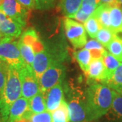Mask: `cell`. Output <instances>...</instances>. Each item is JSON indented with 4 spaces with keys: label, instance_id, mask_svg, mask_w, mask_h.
Returning <instances> with one entry per match:
<instances>
[{
    "label": "cell",
    "instance_id": "6da1fadb",
    "mask_svg": "<svg viewBox=\"0 0 122 122\" xmlns=\"http://www.w3.org/2000/svg\"><path fill=\"white\" fill-rule=\"evenodd\" d=\"M114 90L106 84L94 83L86 92L87 121L96 120L109 111L113 98Z\"/></svg>",
    "mask_w": 122,
    "mask_h": 122
},
{
    "label": "cell",
    "instance_id": "7a4b0ae2",
    "mask_svg": "<svg viewBox=\"0 0 122 122\" xmlns=\"http://www.w3.org/2000/svg\"><path fill=\"white\" fill-rule=\"evenodd\" d=\"M21 96L22 88L18 71L9 66L5 86L0 98V122H7L12 105Z\"/></svg>",
    "mask_w": 122,
    "mask_h": 122
},
{
    "label": "cell",
    "instance_id": "3957f363",
    "mask_svg": "<svg viewBox=\"0 0 122 122\" xmlns=\"http://www.w3.org/2000/svg\"><path fill=\"white\" fill-rule=\"evenodd\" d=\"M18 46L23 61L27 65L32 66L35 54L44 50L43 43L34 29H28L18 41Z\"/></svg>",
    "mask_w": 122,
    "mask_h": 122
},
{
    "label": "cell",
    "instance_id": "277c9868",
    "mask_svg": "<svg viewBox=\"0 0 122 122\" xmlns=\"http://www.w3.org/2000/svg\"><path fill=\"white\" fill-rule=\"evenodd\" d=\"M0 58L9 66L17 70L26 64L22 59L15 38L4 37L0 40Z\"/></svg>",
    "mask_w": 122,
    "mask_h": 122
},
{
    "label": "cell",
    "instance_id": "5b68a950",
    "mask_svg": "<svg viewBox=\"0 0 122 122\" xmlns=\"http://www.w3.org/2000/svg\"><path fill=\"white\" fill-rule=\"evenodd\" d=\"M65 68L58 61H54L39 79V90L46 96L52 87L58 83H62L65 77Z\"/></svg>",
    "mask_w": 122,
    "mask_h": 122
},
{
    "label": "cell",
    "instance_id": "8992f818",
    "mask_svg": "<svg viewBox=\"0 0 122 122\" xmlns=\"http://www.w3.org/2000/svg\"><path fill=\"white\" fill-rule=\"evenodd\" d=\"M66 102L68 104L70 122L87 121L86 94L80 91L72 92L69 96V100Z\"/></svg>",
    "mask_w": 122,
    "mask_h": 122
},
{
    "label": "cell",
    "instance_id": "52a82bcc",
    "mask_svg": "<svg viewBox=\"0 0 122 122\" xmlns=\"http://www.w3.org/2000/svg\"><path fill=\"white\" fill-rule=\"evenodd\" d=\"M18 71L21 83L22 97L29 100L40 92L39 81L30 66L25 65Z\"/></svg>",
    "mask_w": 122,
    "mask_h": 122
},
{
    "label": "cell",
    "instance_id": "ba28073f",
    "mask_svg": "<svg viewBox=\"0 0 122 122\" xmlns=\"http://www.w3.org/2000/svg\"><path fill=\"white\" fill-rule=\"evenodd\" d=\"M66 37L75 48H81L87 43V35L85 27L80 22L69 18L64 20Z\"/></svg>",
    "mask_w": 122,
    "mask_h": 122
},
{
    "label": "cell",
    "instance_id": "9c48e42d",
    "mask_svg": "<svg viewBox=\"0 0 122 122\" xmlns=\"http://www.w3.org/2000/svg\"><path fill=\"white\" fill-rule=\"evenodd\" d=\"M0 10L23 27L26 26L30 16V10L25 8L17 0H3L0 5Z\"/></svg>",
    "mask_w": 122,
    "mask_h": 122
},
{
    "label": "cell",
    "instance_id": "30bf717a",
    "mask_svg": "<svg viewBox=\"0 0 122 122\" xmlns=\"http://www.w3.org/2000/svg\"><path fill=\"white\" fill-rule=\"evenodd\" d=\"M23 26L0 10V33L4 37L17 38L22 35Z\"/></svg>",
    "mask_w": 122,
    "mask_h": 122
},
{
    "label": "cell",
    "instance_id": "8fae6325",
    "mask_svg": "<svg viewBox=\"0 0 122 122\" xmlns=\"http://www.w3.org/2000/svg\"><path fill=\"white\" fill-rule=\"evenodd\" d=\"M54 61V60L52 56L45 49L35 54V58L31 67L38 81L42 74L50 67Z\"/></svg>",
    "mask_w": 122,
    "mask_h": 122
},
{
    "label": "cell",
    "instance_id": "7c38bea8",
    "mask_svg": "<svg viewBox=\"0 0 122 122\" xmlns=\"http://www.w3.org/2000/svg\"><path fill=\"white\" fill-rule=\"evenodd\" d=\"M64 98V92L62 83H58L52 87L47 92L46 96V102L47 111L52 113L61 105Z\"/></svg>",
    "mask_w": 122,
    "mask_h": 122
},
{
    "label": "cell",
    "instance_id": "4fadbf2b",
    "mask_svg": "<svg viewBox=\"0 0 122 122\" xmlns=\"http://www.w3.org/2000/svg\"><path fill=\"white\" fill-rule=\"evenodd\" d=\"M29 111V100L23 97L19 98L12 105L10 109L6 122H18Z\"/></svg>",
    "mask_w": 122,
    "mask_h": 122
},
{
    "label": "cell",
    "instance_id": "5bb4252c",
    "mask_svg": "<svg viewBox=\"0 0 122 122\" xmlns=\"http://www.w3.org/2000/svg\"><path fill=\"white\" fill-rule=\"evenodd\" d=\"M92 80L105 82L108 79V74L102 58L92 59L88 73L86 75Z\"/></svg>",
    "mask_w": 122,
    "mask_h": 122
},
{
    "label": "cell",
    "instance_id": "9a60e30c",
    "mask_svg": "<svg viewBox=\"0 0 122 122\" xmlns=\"http://www.w3.org/2000/svg\"><path fill=\"white\" fill-rule=\"evenodd\" d=\"M105 115L111 122H122V96L115 90L111 106Z\"/></svg>",
    "mask_w": 122,
    "mask_h": 122
},
{
    "label": "cell",
    "instance_id": "2e32d148",
    "mask_svg": "<svg viewBox=\"0 0 122 122\" xmlns=\"http://www.w3.org/2000/svg\"><path fill=\"white\" fill-rule=\"evenodd\" d=\"M110 5L100 4L92 14L98 20L101 28L110 29Z\"/></svg>",
    "mask_w": 122,
    "mask_h": 122
},
{
    "label": "cell",
    "instance_id": "e0dca14e",
    "mask_svg": "<svg viewBox=\"0 0 122 122\" xmlns=\"http://www.w3.org/2000/svg\"><path fill=\"white\" fill-rule=\"evenodd\" d=\"M110 29L115 34L122 31V9L117 5L111 6Z\"/></svg>",
    "mask_w": 122,
    "mask_h": 122
},
{
    "label": "cell",
    "instance_id": "ac0fdd59",
    "mask_svg": "<svg viewBox=\"0 0 122 122\" xmlns=\"http://www.w3.org/2000/svg\"><path fill=\"white\" fill-rule=\"evenodd\" d=\"M29 109L33 113H40L47 111L46 95L39 92L29 100Z\"/></svg>",
    "mask_w": 122,
    "mask_h": 122
},
{
    "label": "cell",
    "instance_id": "d6986e66",
    "mask_svg": "<svg viewBox=\"0 0 122 122\" xmlns=\"http://www.w3.org/2000/svg\"><path fill=\"white\" fill-rule=\"evenodd\" d=\"M74 56L79 65L80 68L86 75L88 73L90 63L93 59L90 51L86 48H83L75 52Z\"/></svg>",
    "mask_w": 122,
    "mask_h": 122
},
{
    "label": "cell",
    "instance_id": "ffe728a7",
    "mask_svg": "<svg viewBox=\"0 0 122 122\" xmlns=\"http://www.w3.org/2000/svg\"><path fill=\"white\" fill-rule=\"evenodd\" d=\"M83 0H61V10L66 18H72L81 8Z\"/></svg>",
    "mask_w": 122,
    "mask_h": 122
},
{
    "label": "cell",
    "instance_id": "44dd1931",
    "mask_svg": "<svg viewBox=\"0 0 122 122\" xmlns=\"http://www.w3.org/2000/svg\"><path fill=\"white\" fill-rule=\"evenodd\" d=\"M18 122H53L52 115L48 111L40 113H33L29 109L25 115Z\"/></svg>",
    "mask_w": 122,
    "mask_h": 122
},
{
    "label": "cell",
    "instance_id": "7402d4cb",
    "mask_svg": "<svg viewBox=\"0 0 122 122\" xmlns=\"http://www.w3.org/2000/svg\"><path fill=\"white\" fill-rule=\"evenodd\" d=\"M53 122H70L68 104L64 98L60 107L52 113Z\"/></svg>",
    "mask_w": 122,
    "mask_h": 122
},
{
    "label": "cell",
    "instance_id": "603a6c76",
    "mask_svg": "<svg viewBox=\"0 0 122 122\" xmlns=\"http://www.w3.org/2000/svg\"><path fill=\"white\" fill-rule=\"evenodd\" d=\"M102 61L105 65V68L107 70V74H108V79L111 77V75L113 74L114 71L117 68L120 64L122 63L121 62L118 61L117 58L111 55L109 52H108L107 50L105 51L103 56H102Z\"/></svg>",
    "mask_w": 122,
    "mask_h": 122
},
{
    "label": "cell",
    "instance_id": "cb8c5ba5",
    "mask_svg": "<svg viewBox=\"0 0 122 122\" xmlns=\"http://www.w3.org/2000/svg\"><path fill=\"white\" fill-rule=\"evenodd\" d=\"M105 84L112 88L113 90L121 86L122 85V62L116 69L114 71L113 74L107 79L105 82Z\"/></svg>",
    "mask_w": 122,
    "mask_h": 122
},
{
    "label": "cell",
    "instance_id": "d4e9b609",
    "mask_svg": "<svg viewBox=\"0 0 122 122\" xmlns=\"http://www.w3.org/2000/svg\"><path fill=\"white\" fill-rule=\"evenodd\" d=\"M106 48L111 55L122 62V39L115 37Z\"/></svg>",
    "mask_w": 122,
    "mask_h": 122
},
{
    "label": "cell",
    "instance_id": "484cf974",
    "mask_svg": "<svg viewBox=\"0 0 122 122\" xmlns=\"http://www.w3.org/2000/svg\"><path fill=\"white\" fill-rule=\"evenodd\" d=\"M83 26L85 27L86 31L90 37L92 39H95L97 35V33L101 29L98 20L92 14L89 17L86 22L83 23Z\"/></svg>",
    "mask_w": 122,
    "mask_h": 122
},
{
    "label": "cell",
    "instance_id": "4316f807",
    "mask_svg": "<svg viewBox=\"0 0 122 122\" xmlns=\"http://www.w3.org/2000/svg\"><path fill=\"white\" fill-rule=\"evenodd\" d=\"M115 37H116L115 33L110 29L101 28L97 33L96 39L103 46L107 47Z\"/></svg>",
    "mask_w": 122,
    "mask_h": 122
},
{
    "label": "cell",
    "instance_id": "83f0119b",
    "mask_svg": "<svg viewBox=\"0 0 122 122\" xmlns=\"http://www.w3.org/2000/svg\"><path fill=\"white\" fill-rule=\"evenodd\" d=\"M100 4V0H83L80 9L86 14L91 16Z\"/></svg>",
    "mask_w": 122,
    "mask_h": 122
},
{
    "label": "cell",
    "instance_id": "f1b7e54d",
    "mask_svg": "<svg viewBox=\"0 0 122 122\" xmlns=\"http://www.w3.org/2000/svg\"><path fill=\"white\" fill-rule=\"evenodd\" d=\"M9 66L3 62L0 65V98L3 94L4 90L6 80L8 77V72Z\"/></svg>",
    "mask_w": 122,
    "mask_h": 122
},
{
    "label": "cell",
    "instance_id": "f546056e",
    "mask_svg": "<svg viewBox=\"0 0 122 122\" xmlns=\"http://www.w3.org/2000/svg\"><path fill=\"white\" fill-rule=\"evenodd\" d=\"M84 48L91 52H104L106 50L103 47V46L99 41L95 39H91L88 41L85 45Z\"/></svg>",
    "mask_w": 122,
    "mask_h": 122
},
{
    "label": "cell",
    "instance_id": "4dcf8cb0",
    "mask_svg": "<svg viewBox=\"0 0 122 122\" xmlns=\"http://www.w3.org/2000/svg\"><path fill=\"white\" fill-rule=\"evenodd\" d=\"M56 0H35V9L48 10L54 5Z\"/></svg>",
    "mask_w": 122,
    "mask_h": 122
},
{
    "label": "cell",
    "instance_id": "1f68e13d",
    "mask_svg": "<svg viewBox=\"0 0 122 122\" xmlns=\"http://www.w3.org/2000/svg\"><path fill=\"white\" fill-rule=\"evenodd\" d=\"M90 16H88L87 14H86L84 12H83V11L81 9H79L78 10V12L75 14L72 18L75 19L76 20H77L79 22L84 23L89 18Z\"/></svg>",
    "mask_w": 122,
    "mask_h": 122
},
{
    "label": "cell",
    "instance_id": "d6a6232c",
    "mask_svg": "<svg viewBox=\"0 0 122 122\" xmlns=\"http://www.w3.org/2000/svg\"><path fill=\"white\" fill-rule=\"evenodd\" d=\"M17 1L28 10L35 8V0H17Z\"/></svg>",
    "mask_w": 122,
    "mask_h": 122
},
{
    "label": "cell",
    "instance_id": "836d02e7",
    "mask_svg": "<svg viewBox=\"0 0 122 122\" xmlns=\"http://www.w3.org/2000/svg\"><path fill=\"white\" fill-rule=\"evenodd\" d=\"M101 4H108L111 6L115 5L116 0H100Z\"/></svg>",
    "mask_w": 122,
    "mask_h": 122
},
{
    "label": "cell",
    "instance_id": "e575fe53",
    "mask_svg": "<svg viewBox=\"0 0 122 122\" xmlns=\"http://www.w3.org/2000/svg\"><path fill=\"white\" fill-rule=\"evenodd\" d=\"M114 90H115V91H116L117 92H118L119 94H121V95L122 96V85L121 86L117 87L116 89H115Z\"/></svg>",
    "mask_w": 122,
    "mask_h": 122
},
{
    "label": "cell",
    "instance_id": "d590c367",
    "mask_svg": "<svg viewBox=\"0 0 122 122\" xmlns=\"http://www.w3.org/2000/svg\"><path fill=\"white\" fill-rule=\"evenodd\" d=\"M115 5H117L122 9V0H116Z\"/></svg>",
    "mask_w": 122,
    "mask_h": 122
},
{
    "label": "cell",
    "instance_id": "8d00e7d4",
    "mask_svg": "<svg viewBox=\"0 0 122 122\" xmlns=\"http://www.w3.org/2000/svg\"><path fill=\"white\" fill-rule=\"evenodd\" d=\"M2 38H4V37H3V35H1V33H0V40L2 39Z\"/></svg>",
    "mask_w": 122,
    "mask_h": 122
},
{
    "label": "cell",
    "instance_id": "74e56055",
    "mask_svg": "<svg viewBox=\"0 0 122 122\" xmlns=\"http://www.w3.org/2000/svg\"><path fill=\"white\" fill-rule=\"evenodd\" d=\"M3 62H4L2 61V60H1V58H0V65H1Z\"/></svg>",
    "mask_w": 122,
    "mask_h": 122
},
{
    "label": "cell",
    "instance_id": "f35d334b",
    "mask_svg": "<svg viewBox=\"0 0 122 122\" xmlns=\"http://www.w3.org/2000/svg\"><path fill=\"white\" fill-rule=\"evenodd\" d=\"M2 1H3V0H0V5L1 4V3H2Z\"/></svg>",
    "mask_w": 122,
    "mask_h": 122
},
{
    "label": "cell",
    "instance_id": "ab89813d",
    "mask_svg": "<svg viewBox=\"0 0 122 122\" xmlns=\"http://www.w3.org/2000/svg\"></svg>",
    "mask_w": 122,
    "mask_h": 122
},
{
    "label": "cell",
    "instance_id": "60d3db41",
    "mask_svg": "<svg viewBox=\"0 0 122 122\" xmlns=\"http://www.w3.org/2000/svg\"></svg>",
    "mask_w": 122,
    "mask_h": 122
}]
</instances>
